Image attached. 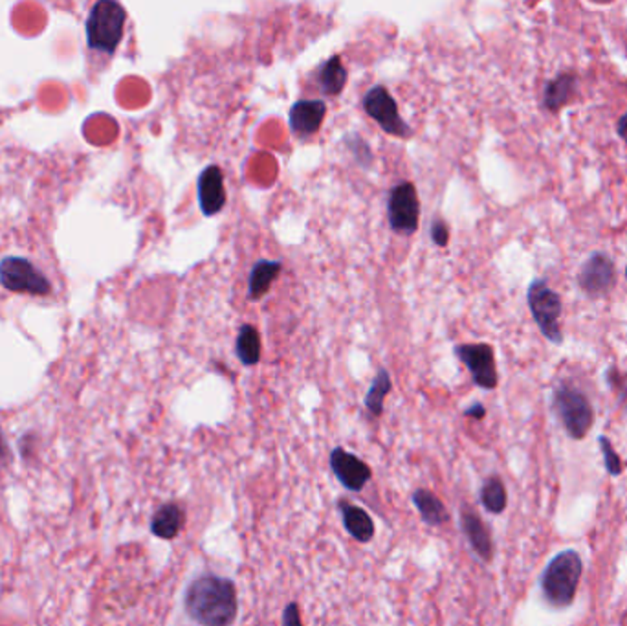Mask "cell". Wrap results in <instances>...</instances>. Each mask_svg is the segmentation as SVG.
Segmentation results:
<instances>
[{
  "instance_id": "484cf974",
  "label": "cell",
  "mask_w": 627,
  "mask_h": 626,
  "mask_svg": "<svg viewBox=\"0 0 627 626\" xmlns=\"http://www.w3.org/2000/svg\"><path fill=\"white\" fill-rule=\"evenodd\" d=\"M283 626H303L297 602H290L285 608V612H283Z\"/></svg>"
},
{
  "instance_id": "7a4b0ae2",
  "label": "cell",
  "mask_w": 627,
  "mask_h": 626,
  "mask_svg": "<svg viewBox=\"0 0 627 626\" xmlns=\"http://www.w3.org/2000/svg\"><path fill=\"white\" fill-rule=\"evenodd\" d=\"M584 574V562L578 551L566 549L557 553L539 579L543 599L552 608H567L575 602L576 590Z\"/></svg>"
},
{
  "instance_id": "f1b7e54d",
  "label": "cell",
  "mask_w": 627,
  "mask_h": 626,
  "mask_svg": "<svg viewBox=\"0 0 627 626\" xmlns=\"http://www.w3.org/2000/svg\"><path fill=\"white\" fill-rule=\"evenodd\" d=\"M616 133H618V137L627 144V112L618 119V123H616Z\"/></svg>"
},
{
  "instance_id": "9c48e42d",
  "label": "cell",
  "mask_w": 627,
  "mask_h": 626,
  "mask_svg": "<svg viewBox=\"0 0 627 626\" xmlns=\"http://www.w3.org/2000/svg\"><path fill=\"white\" fill-rule=\"evenodd\" d=\"M457 358L472 373L473 383L482 390H493L497 386L495 355L488 344H461L455 346Z\"/></svg>"
},
{
  "instance_id": "ba28073f",
  "label": "cell",
  "mask_w": 627,
  "mask_h": 626,
  "mask_svg": "<svg viewBox=\"0 0 627 626\" xmlns=\"http://www.w3.org/2000/svg\"><path fill=\"white\" fill-rule=\"evenodd\" d=\"M388 219L393 232L411 235L420 223V201L413 182H400L389 192Z\"/></svg>"
},
{
  "instance_id": "4fadbf2b",
  "label": "cell",
  "mask_w": 627,
  "mask_h": 626,
  "mask_svg": "<svg viewBox=\"0 0 627 626\" xmlns=\"http://www.w3.org/2000/svg\"><path fill=\"white\" fill-rule=\"evenodd\" d=\"M199 206L206 217L217 215L224 210L228 195L224 187V173L219 166L206 167L197 182Z\"/></svg>"
},
{
  "instance_id": "44dd1931",
  "label": "cell",
  "mask_w": 627,
  "mask_h": 626,
  "mask_svg": "<svg viewBox=\"0 0 627 626\" xmlns=\"http://www.w3.org/2000/svg\"><path fill=\"white\" fill-rule=\"evenodd\" d=\"M235 353L244 365H256L261 360V335L254 326H242L237 335Z\"/></svg>"
},
{
  "instance_id": "cb8c5ba5",
  "label": "cell",
  "mask_w": 627,
  "mask_h": 626,
  "mask_svg": "<svg viewBox=\"0 0 627 626\" xmlns=\"http://www.w3.org/2000/svg\"><path fill=\"white\" fill-rule=\"evenodd\" d=\"M598 445H600V449H602L605 470H607L613 478H618V476L622 474V470H623V465H622V460H620L618 452L613 449V445H611V441H609V437L600 435Z\"/></svg>"
},
{
  "instance_id": "d4e9b609",
  "label": "cell",
  "mask_w": 627,
  "mask_h": 626,
  "mask_svg": "<svg viewBox=\"0 0 627 626\" xmlns=\"http://www.w3.org/2000/svg\"><path fill=\"white\" fill-rule=\"evenodd\" d=\"M431 239L436 246H446L448 241H450V228L448 224L443 221V219H436L433 224H431Z\"/></svg>"
},
{
  "instance_id": "2e32d148",
  "label": "cell",
  "mask_w": 627,
  "mask_h": 626,
  "mask_svg": "<svg viewBox=\"0 0 627 626\" xmlns=\"http://www.w3.org/2000/svg\"><path fill=\"white\" fill-rule=\"evenodd\" d=\"M347 80H349V74H347V69L343 67L340 55H332L331 59L323 61L316 71L318 87L327 96L342 94L347 85Z\"/></svg>"
},
{
  "instance_id": "f546056e",
  "label": "cell",
  "mask_w": 627,
  "mask_h": 626,
  "mask_svg": "<svg viewBox=\"0 0 627 626\" xmlns=\"http://www.w3.org/2000/svg\"><path fill=\"white\" fill-rule=\"evenodd\" d=\"M6 456H8V447H6V441H5L3 433H0V461L6 460Z\"/></svg>"
},
{
  "instance_id": "9a60e30c",
  "label": "cell",
  "mask_w": 627,
  "mask_h": 626,
  "mask_svg": "<svg viewBox=\"0 0 627 626\" xmlns=\"http://www.w3.org/2000/svg\"><path fill=\"white\" fill-rule=\"evenodd\" d=\"M338 507H340V513L343 518V526L352 538H356L361 544L372 540L374 524H372V518L369 517L367 511H363L361 507H356L354 504L347 502V499H340Z\"/></svg>"
},
{
  "instance_id": "5b68a950",
  "label": "cell",
  "mask_w": 627,
  "mask_h": 626,
  "mask_svg": "<svg viewBox=\"0 0 627 626\" xmlns=\"http://www.w3.org/2000/svg\"><path fill=\"white\" fill-rule=\"evenodd\" d=\"M527 301L532 312V318L536 320L541 335L548 342L559 346L563 342V333L559 326V317H561L559 294L552 290L545 280H534L529 287Z\"/></svg>"
},
{
  "instance_id": "8992f818",
  "label": "cell",
  "mask_w": 627,
  "mask_h": 626,
  "mask_svg": "<svg viewBox=\"0 0 627 626\" xmlns=\"http://www.w3.org/2000/svg\"><path fill=\"white\" fill-rule=\"evenodd\" d=\"M0 285L12 292L32 296L51 294L50 280L26 258H6L0 261Z\"/></svg>"
},
{
  "instance_id": "8fae6325",
  "label": "cell",
  "mask_w": 627,
  "mask_h": 626,
  "mask_svg": "<svg viewBox=\"0 0 627 626\" xmlns=\"http://www.w3.org/2000/svg\"><path fill=\"white\" fill-rule=\"evenodd\" d=\"M331 467L338 481L352 492H360L372 478L370 467L358 456L343 451L342 447L331 452Z\"/></svg>"
},
{
  "instance_id": "4dcf8cb0",
  "label": "cell",
  "mask_w": 627,
  "mask_h": 626,
  "mask_svg": "<svg viewBox=\"0 0 627 626\" xmlns=\"http://www.w3.org/2000/svg\"><path fill=\"white\" fill-rule=\"evenodd\" d=\"M625 278H627V269H625Z\"/></svg>"
},
{
  "instance_id": "277c9868",
  "label": "cell",
  "mask_w": 627,
  "mask_h": 626,
  "mask_svg": "<svg viewBox=\"0 0 627 626\" xmlns=\"http://www.w3.org/2000/svg\"><path fill=\"white\" fill-rule=\"evenodd\" d=\"M552 406L571 440H584L594 422V410L584 392L559 384L552 394Z\"/></svg>"
},
{
  "instance_id": "83f0119b",
  "label": "cell",
  "mask_w": 627,
  "mask_h": 626,
  "mask_svg": "<svg viewBox=\"0 0 627 626\" xmlns=\"http://www.w3.org/2000/svg\"><path fill=\"white\" fill-rule=\"evenodd\" d=\"M466 417H473V419H482L486 415V408L479 403H475L473 406H470L466 412H464Z\"/></svg>"
},
{
  "instance_id": "3957f363",
  "label": "cell",
  "mask_w": 627,
  "mask_h": 626,
  "mask_svg": "<svg viewBox=\"0 0 627 626\" xmlns=\"http://www.w3.org/2000/svg\"><path fill=\"white\" fill-rule=\"evenodd\" d=\"M127 12L114 0H99L87 19V44L94 52L112 55L123 39Z\"/></svg>"
},
{
  "instance_id": "ac0fdd59",
  "label": "cell",
  "mask_w": 627,
  "mask_h": 626,
  "mask_svg": "<svg viewBox=\"0 0 627 626\" xmlns=\"http://www.w3.org/2000/svg\"><path fill=\"white\" fill-rule=\"evenodd\" d=\"M578 89V80L575 74H559L548 81L543 89V107L550 112L559 110L567 105Z\"/></svg>"
},
{
  "instance_id": "ffe728a7",
  "label": "cell",
  "mask_w": 627,
  "mask_h": 626,
  "mask_svg": "<svg viewBox=\"0 0 627 626\" xmlns=\"http://www.w3.org/2000/svg\"><path fill=\"white\" fill-rule=\"evenodd\" d=\"M413 504L418 509L422 520L429 526H443L450 518L445 504L431 490L416 488L413 492Z\"/></svg>"
},
{
  "instance_id": "e0dca14e",
  "label": "cell",
  "mask_w": 627,
  "mask_h": 626,
  "mask_svg": "<svg viewBox=\"0 0 627 626\" xmlns=\"http://www.w3.org/2000/svg\"><path fill=\"white\" fill-rule=\"evenodd\" d=\"M183 520H185V515H183V509L178 504H174V502L164 504L153 515L151 531H153L154 536H158L162 540H173L182 531Z\"/></svg>"
},
{
  "instance_id": "7c38bea8",
  "label": "cell",
  "mask_w": 627,
  "mask_h": 626,
  "mask_svg": "<svg viewBox=\"0 0 627 626\" xmlns=\"http://www.w3.org/2000/svg\"><path fill=\"white\" fill-rule=\"evenodd\" d=\"M616 280V270L614 263L609 256L604 252H594L584 265L578 276L580 287L589 294V296H600L605 294Z\"/></svg>"
},
{
  "instance_id": "d6986e66",
  "label": "cell",
  "mask_w": 627,
  "mask_h": 626,
  "mask_svg": "<svg viewBox=\"0 0 627 626\" xmlns=\"http://www.w3.org/2000/svg\"><path fill=\"white\" fill-rule=\"evenodd\" d=\"M283 263L281 261H268L261 260L254 265L252 272H249V281H248V299L257 301L261 299L276 281V278L281 274Z\"/></svg>"
},
{
  "instance_id": "5bb4252c",
  "label": "cell",
  "mask_w": 627,
  "mask_h": 626,
  "mask_svg": "<svg viewBox=\"0 0 627 626\" xmlns=\"http://www.w3.org/2000/svg\"><path fill=\"white\" fill-rule=\"evenodd\" d=\"M461 527H463V533L466 535L472 549L477 553V556L484 562H490L493 556V542H491L490 531L484 526V522L481 520V517L472 513V511H463Z\"/></svg>"
},
{
  "instance_id": "30bf717a",
  "label": "cell",
  "mask_w": 627,
  "mask_h": 626,
  "mask_svg": "<svg viewBox=\"0 0 627 626\" xmlns=\"http://www.w3.org/2000/svg\"><path fill=\"white\" fill-rule=\"evenodd\" d=\"M325 116L327 103L323 100H299L290 109V131L301 142L310 140L318 135Z\"/></svg>"
},
{
  "instance_id": "603a6c76",
  "label": "cell",
  "mask_w": 627,
  "mask_h": 626,
  "mask_svg": "<svg viewBox=\"0 0 627 626\" xmlns=\"http://www.w3.org/2000/svg\"><path fill=\"white\" fill-rule=\"evenodd\" d=\"M391 388H393V383H391L388 369H380L379 373H376V377H374V381L367 392V397H365V406H367L369 413H372L374 417L382 415L384 401H386L388 394L391 392Z\"/></svg>"
},
{
  "instance_id": "7402d4cb",
  "label": "cell",
  "mask_w": 627,
  "mask_h": 626,
  "mask_svg": "<svg viewBox=\"0 0 627 626\" xmlns=\"http://www.w3.org/2000/svg\"><path fill=\"white\" fill-rule=\"evenodd\" d=\"M481 504L484 506V509L491 515H501L507 509L509 504V496H507V488L505 483L501 481L499 476H490L481 488Z\"/></svg>"
},
{
  "instance_id": "6da1fadb",
  "label": "cell",
  "mask_w": 627,
  "mask_h": 626,
  "mask_svg": "<svg viewBox=\"0 0 627 626\" xmlns=\"http://www.w3.org/2000/svg\"><path fill=\"white\" fill-rule=\"evenodd\" d=\"M183 608L201 626H231L239 610L237 588L226 577L202 574L187 586Z\"/></svg>"
},
{
  "instance_id": "4316f807",
  "label": "cell",
  "mask_w": 627,
  "mask_h": 626,
  "mask_svg": "<svg viewBox=\"0 0 627 626\" xmlns=\"http://www.w3.org/2000/svg\"><path fill=\"white\" fill-rule=\"evenodd\" d=\"M609 384H611L613 388H616L620 403H622V404H625V408H627V383H622V384H620V381L616 379V373H614V381H613V379H609Z\"/></svg>"
},
{
  "instance_id": "52a82bcc",
  "label": "cell",
  "mask_w": 627,
  "mask_h": 626,
  "mask_svg": "<svg viewBox=\"0 0 627 626\" xmlns=\"http://www.w3.org/2000/svg\"><path fill=\"white\" fill-rule=\"evenodd\" d=\"M363 110L380 125L382 131L398 138H411L413 129L400 118L398 105L384 85H374L363 96Z\"/></svg>"
}]
</instances>
